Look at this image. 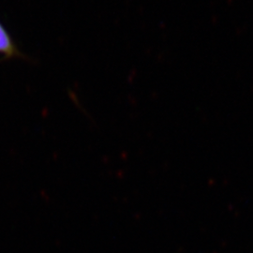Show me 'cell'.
Instances as JSON below:
<instances>
[{
  "instance_id": "obj_1",
  "label": "cell",
  "mask_w": 253,
  "mask_h": 253,
  "mask_svg": "<svg viewBox=\"0 0 253 253\" xmlns=\"http://www.w3.org/2000/svg\"><path fill=\"white\" fill-rule=\"evenodd\" d=\"M0 52L7 54L14 53V47L11 43L9 35L6 30L0 25Z\"/></svg>"
}]
</instances>
